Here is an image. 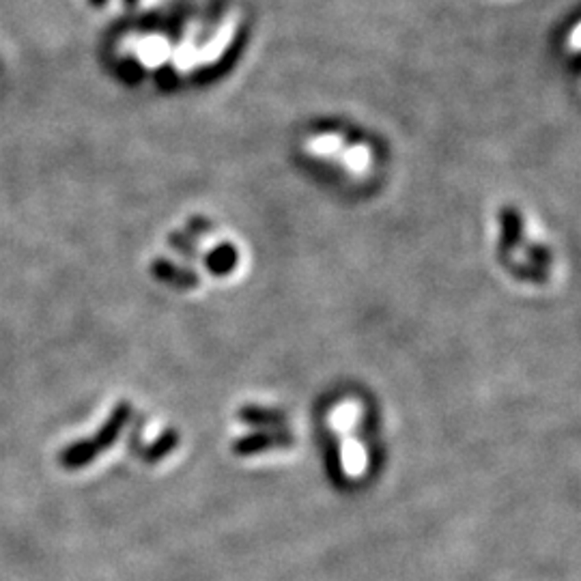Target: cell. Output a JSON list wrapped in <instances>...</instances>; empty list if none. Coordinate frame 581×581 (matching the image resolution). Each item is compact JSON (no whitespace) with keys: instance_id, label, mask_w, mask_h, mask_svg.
<instances>
[{"instance_id":"30bf717a","label":"cell","mask_w":581,"mask_h":581,"mask_svg":"<svg viewBox=\"0 0 581 581\" xmlns=\"http://www.w3.org/2000/svg\"><path fill=\"white\" fill-rule=\"evenodd\" d=\"M188 229L192 230V233H200V230H203V233H205V230L212 229V224H209L205 218H192V220H190V227Z\"/></svg>"},{"instance_id":"ba28073f","label":"cell","mask_w":581,"mask_h":581,"mask_svg":"<svg viewBox=\"0 0 581 581\" xmlns=\"http://www.w3.org/2000/svg\"><path fill=\"white\" fill-rule=\"evenodd\" d=\"M242 415L245 420H250V422H278L280 420V414L260 412V409H245Z\"/></svg>"},{"instance_id":"3957f363","label":"cell","mask_w":581,"mask_h":581,"mask_svg":"<svg viewBox=\"0 0 581 581\" xmlns=\"http://www.w3.org/2000/svg\"><path fill=\"white\" fill-rule=\"evenodd\" d=\"M237 260H239V254L233 245L220 244L207 254L205 265H207V269L213 275H229L235 269V265H237Z\"/></svg>"},{"instance_id":"9c48e42d","label":"cell","mask_w":581,"mask_h":581,"mask_svg":"<svg viewBox=\"0 0 581 581\" xmlns=\"http://www.w3.org/2000/svg\"><path fill=\"white\" fill-rule=\"evenodd\" d=\"M177 74H174V69L168 67V65L158 72V82L162 89H173L174 84H177Z\"/></svg>"},{"instance_id":"5b68a950","label":"cell","mask_w":581,"mask_h":581,"mask_svg":"<svg viewBox=\"0 0 581 581\" xmlns=\"http://www.w3.org/2000/svg\"><path fill=\"white\" fill-rule=\"evenodd\" d=\"M275 442L274 435H252V438H245L235 445V453L239 454H250V453H259V450L267 448Z\"/></svg>"},{"instance_id":"277c9868","label":"cell","mask_w":581,"mask_h":581,"mask_svg":"<svg viewBox=\"0 0 581 581\" xmlns=\"http://www.w3.org/2000/svg\"><path fill=\"white\" fill-rule=\"evenodd\" d=\"M153 274L158 275L159 280H164V283H173L177 284V287H194V284L198 283L197 274L192 272V269H179L177 265L170 263L167 259H158L153 263Z\"/></svg>"},{"instance_id":"6da1fadb","label":"cell","mask_w":581,"mask_h":581,"mask_svg":"<svg viewBox=\"0 0 581 581\" xmlns=\"http://www.w3.org/2000/svg\"><path fill=\"white\" fill-rule=\"evenodd\" d=\"M244 43H245V33L239 35V37L235 39L233 43H230L227 52H224V57L220 58L218 63L209 65L207 69H200V72L194 74V80H197V82H200V84H209V82H213L215 78L224 76V74H227L235 63H237V58L242 57Z\"/></svg>"},{"instance_id":"52a82bcc","label":"cell","mask_w":581,"mask_h":581,"mask_svg":"<svg viewBox=\"0 0 581 581\" xmlns=\"http://www.w3.org/2000/svg\"><path fill=\"white\" fill-rule=\"evenodd\" d=\"M170 244H173V248H177V250H182V252H185V257H190V259L197 257V248H194L192 239H190V237H183V235L174 233V235H170Z\"/></svg>"},{"instance_id":"7a4b0ae2","label":"cell","mask_w":581,"mask_h":581,"mask_svg":"<svg viewBox=\"0 0 581 581\" xmlns=\"http://www.w3.org/2000/svg\"><path fill=\"white\" fill-rule=\"evenodd\" d=\"M500 227H502V239H500V248L502 252H510L521 244L523 237V218L515 207H504L500 213Z\"/></svg>"},{"instance_id":"8992f818","label":"cell","mask_w":581,"mask_h":581,"mask_svg":"<svg viewBox=\"0 0 581 581\" xmlns=\"http://www.w3.org/2000/svg\"><path fill=\"white\" fill-rule=\"evenodd\" d=\"M525 252H528V259L532 260V263H536V267H538V265H547L551 260V250L545 248V245H540V244L528 245Z\"/></svg>"}]
</instances>
